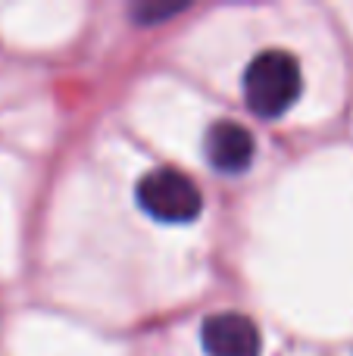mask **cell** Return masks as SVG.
<instances>
[{
    "instance_id": "cell-2",
    "label": "cell",
    "mask_w": 353,
    "mask_h": 356,
    "mask_svg": "<svg viewBox=\"0 0 353 356\" xmlns=\"http://www.w3.org/2000/svg\"><path fill=\"white\" fill-rule=\"evenodd\" d=\"M138 203L147 216L156 222H169V225H185L194 222L204 209V197L200 188L179 169H154L138 181Z\"/></svg>"
},
{
    "instance_id": "cell-4",
    "label": "cell",
    "mask_w": 353,
    "mask_h": 356,
    "mask_svg": "<svg viewBox=\"0 0 353 356\" xmlns=\"http://www.w3.org/2000/svg\"><path fill=\"white\" fill-rule=\"evenodd\" d=\"M256 141L244 125L231 122V119H219L206 131V160L213 169L225 175H238L254 163Z\"/></svg>"
},
{
    "instance_id": "cell-1",
    "label": "cell",
    "mask_w": 353,
    "mask_h": 356,
    "mask_svg": "<svg viewBox=\"0 0 353 356\" xmlns=\"http://www.w3.org/2000/svg\"><path fill=\"white\" fill-rule=\"evenodd\" d=\"M304 91L300 63L288 50H263L244 69V100L260 119H279Z\"/></svg>"
},
{
    "instance_id": "cell-5",
    "label": "cell",
    "mask_w": 353,
    "mask_h": 356,
    "mask_svg": "<svg viewBox=\"0 0 353 356\" xmlns=\"http://www.w3.org/2000/svg\"><path fill=\"white\" fill-rule=\"evenodd\" d=\"M181 10H185L181 3H141V6H135V19L141 25H154V22H160V19H169Z\"/></svg>"
},
{
    "instance_id": "cell-3",
    "label": "cell",
    "mask_w": 353,
    "mask_h": 356,
    "mask_svg": "<svg viewBox=\"0 0 353 356\" xmlns=\"http://www.w3.org/2000/svg\"><path fill=\"white\" fill-rule=\"evenodd\" d=\"M206 356H260V328L244 313H216L200 328Z\"/></svg>"
}]
</instances>
